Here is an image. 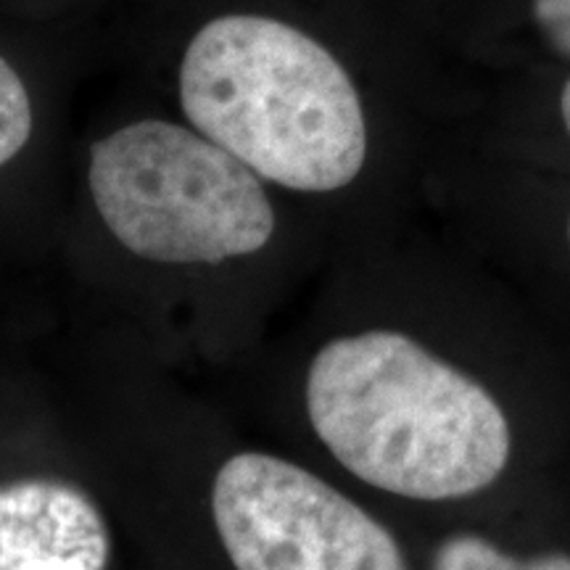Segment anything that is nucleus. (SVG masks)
Masks as SVG:
<instances>
[{
	"label": "nucleus",
	"instance_id": "obj_1",
	"mask_svg": "<svg viewBox=\"0 0 570 570\" xmlns=\"http://www.w3.org/2000/svg\"><path fill=\"white\" fill-rule=\"evenodd\" d=\"M304 410L346 473L412 502L481 494L512 458V428L497 396L394 327L325 341L306 367Z\"/></svg>",
	"mask_w": 570,
	"mask_h": 570
},
{
	"label": "nucleus",
	"instance_id": "obj_2",
	"mask_svg": "<svg viewBox=\"0 0 570 570\" xmlns=\"http://www.w3.org/2000/svg\"><path fill=\"white\" fill-rule=\"evenodd\" d=\"M188 122L262 180L331 194L367 159V122L352 77L309 35L265 17L202 27L180 67Z\"/></svg>",
	"mask_w": 570,
	"mask_h": 570
},
{
	"label": "nucleus",
	"instance_id": "obj_3",
	"mask_svg": "<svg viewBox=\"0 0 570 570\" xmlns=\"http://www.w3.org/2000/svg\"><path fill=\"white\" fill-rule=\"evenodd\" d=\"M88 185L106 230L154 265L217 267L275 235L262 177L190 127L142 119L90 148Z\"/></svg>",
	"mask_w": 570,
	"mask_h": 570
},
{
	"label": "nucleus",
	"instance_id": "obj_4",
	"mask_svg": "<svg viewBox=\"0 0 570 570\" xmlns=\"http://www.w3.org/2000/svg\"><path fill=\"white\" fill-rule=\"evenodd\" d=\"M214 533L235 570H410L381 520L294 460L244 449L209 487Z\"/></svg>",
	"mask_w": 570,
	"mask_h": 570
},
{
	"label": "nucleus",
	"instance_id": "obj_5",
	"mask_svg": "<svg viewBox=\"0 0 570 570\" xmlns=\"http://www.w3.org/2000/svg\"><path fill=\"white\" fill-rule=\"evenodd\" d=\"M111 547L109 520L80 483H0V570H106Z\"/></svg>",
	"mask_w": 570,
	"mask_h": 570
},
{
	"label": "nucleus",
	"instance_id": "obj_6",
	"mask_svg": "<svg viewBox=\"0 0 570 570\" xmlns=\"http://www.w3.org/2000/svg\"><path fill=\"white\" fill-rule=\"evenodd\" d=\"M32 135V101L21 77L0 59V167L9 164Z\"/></svg>",
	"mask_w": 570,
	"mask_h": 570
},
{
	"label": "nucleus",
	"instance_id": "obj_7",
	"mask_svg": "<svg viewBox=\"0 0 570 570\" xmlns=\"http://www.w3.org/2000/svg\"><path fill=\"white\" fill-rule=\"evenodd\" d=\"M433 570H523V566L489 539L462 533L441 544Z\"/></svg>",
	"mask_w": 570,
	"mask_h": 570
},
{
	"label": "nucleus",
	"instance_id": "obj_8",
	"mask_svg": "<svg viewBox=\"0 0 570 570\" xmlns=\"http://www.w3.org/2000/svg\"><path fill=\"white\" fill-rule=\"evenodd\" d=\"M533 17L554 51L570 59V0H533Z\"/></svg>",
	"mask_w": 570,
	"mask_h": 570
},
{
	"label": "nucleus",
	"instance_id": "obj_9",
	"mask_svg": "<svg viewBox=\"0 0 570 570\" xmlns=\"http://www.w3.org/2000/svg\"><path fill=\"white\" fill-rule=\"evenodd\" d=\"M523 570H570V558L568 554H541L525 562Z\"/></svg>",
	"mask_w": 570,
	"mask_h": 570
},
{
	"label": "nucleus",
	"instance_id": "obj_10",
	"mask_svg": "<svg viewBox=\"0 0 570 570\" xmlns=\"http://www.w3.org/2000/svg\"><path fill=\"white\" fill-rule=\"evenodd\" d=\"M560 114L562 122H566V130L570 135V80L562 85V96H560Z\"/></svg>",
	"mask_w": 570,
	"mask_h": 570
},
{
	"label": "nucleus",
	"instance_id": "obj_11",
	"mask_svg": "<svg viewBox=\"0 0 570 570\" xmlns=\"http://www.w3.org/2000/svg\"><path fill=\"white\" fill-rule=\"evenodd\" d=\"M568 240H570V223H568Z\"/></svg>",
	"mask_w": 570,
	"mask_h": 570
}]
</instances>
